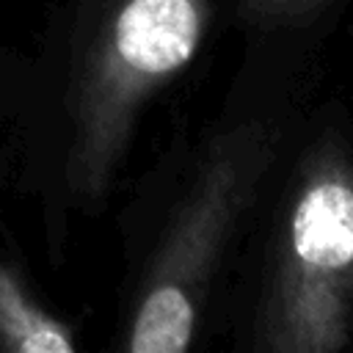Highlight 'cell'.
<instances>
[{
  "mask_svg": "<svg viewBox=\"0 0 353 353\" xmlns=\"http://www.w3.org/2000/svg\"><path fill=\"white\" fill-rule=\"evenodd\" d=\"M210 28L212 0L61 3L41 174L52 259L69 212L108 207L146 110L196 61Z\"/></svg>",
  "mask_w": 353,
  "mask_h": 353,
  "instance_id": "cell-1",
  "label": "cell"
},
{
  "mask_svg": "<svg viewBox=\"0 0 353 353\" xmlns=\"http://www.w3.org/2000/svg\"><path fill=\"white\" fill-rule=\"evenodd\" d=\"M284 91L248 88L188 152V165L132 273L116 347L185 353L210 323L232 254L298 135Z\"/></svg>",
  "mask_w": 353,
  "mask_h": 353,
  "instance_id": "cell-2",
  "label": "cell"
},
{
  "mask_svg": "<svg viewBox=\"0 0 353 353\" xmlns=\"http://www.w3.org/2000/svg\"><path fill=\"white\" fill-rule=\"evenodd\" d=\"M243 347L339 353L353 345V130L328 116L281 165Z\"/></svg>",
  "mask_w": 353,
  "mask_h": 353,
  "instance_id": "cell-3",
  "label": "cell"
},
{
  "mask_svg": "<svg viewBox=\"0 0 353 353\" xmlns=\"http://www.w3.org/2000/svg\"><path fill=\"white\" fill-rule=\"evenodd\" d=\"M80 331L36 292L28 273L0 256V353H74Z\"/></svg>",
  "mask_w": 353,
  "mask_h": 353,
  "instance_id": "cell-4",
  "label": "cell"
},
{
  "mask_svg": "<svg viewBox=\"0 0 353 353\" xmlns=\"http://www.w3.org/2000/svg\"><path fill=\"white\" fill-rule=\"evenodd\" d=\"M342 0H232V19L259 39H295L317 28Z\"/></svg>",
  "mask_w": 353,
  "mask_h": 353,
  "instance_id": "cell-5",
  "label": "cell"
}]
</instances>
